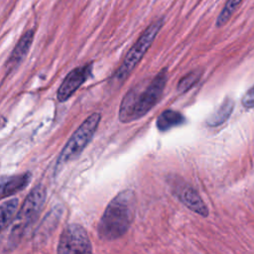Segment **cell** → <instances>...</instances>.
Segmentation results:
<instances>
[{
	"label": "cell",
	"instance_id": "cell-7",
	"mask_svg": "<svg viewBox=\"0 0 254 254\" xmlns=\"http://www.w3.org/2000/svg\"><path fill=\"white\" fill-rule=\"evenodd\" d=\"M92 64H87L77 66L67 73L58 89V99L61 102L67 100L90 76Z\"/></svg>",
	"mask_w": 254,
	"mask_h": 254
},
{
	"label": "cell",
	"instance_id": "cell-5",
	"mask_svg": "<svg viewBox=\"0 0 254 254\" xmlns=\"http://www.w3.org/2000/svg\"><path fill=\"white\" fill-rule=\"evenodd\" d=\"M100 119V113L95 112L89 115L79 125V127L73 132V134L62 150L58 158L57 167H61L62 165H64L67 162L74 160L78 155H80V153L91 141L95 131L97 130Z\"/></svg>",
	"mask_w": 254,
	"mask_h": 254
},
{
	"label": "cell",
	"instance_id": "cell-4",
	"mask_svg": "<svg viewBox=\"0 0 254 254\" xmlns=\"http://www.w3.org/2000/svg\"><path fill=\"white\" fill-rule=\"evenodd\" d=\"M164 25V19L160 18L153 21L141 34L135 44L126 54L121 65L114 74V79L117 81L125 80L126 77L132 72L136 65L143 59L154 40L156 39L158 33Z\"/></svg>",
	"mask_w": 254,
	"mask_h": 254
},
{
	"label": "cell",
	"instance_id": "cell-13",
	"mask_svg": "<svg viewBox=\"0 0 254 254\" xmlns=\"http://www.w3.org/2000/svg\"><path fill=\"white\" fill-rule=\"evenodd\" d=\"M18 199L12 198L0 204V232H2L10 222H12L18 207Z\"/></svg>",
	"mask_w": 254,
	"mask_h": 254
},
{
	"label": "cell",
	"instance_id": "cell-3",
	"mask_svg": "<svg viewBox=\"0 0 254 254\" xmlns=\"http://www.w3.org/2000/svg\"><path fill=\"white\" fill-rule=\"evenodd\" d=\"M46 200V190L43 186H36L32 191L26 196L21 208L15 214L9 241L12 244H17L26 230L36 221Z\"/></svg>",
	"mask_w": 254,
	"mask_h": 254
},
{
	"label": "cell",
	"instance_id": "cell-8",
	"mask_svg": "<svg viewBox=\"0 0 254 254\" xmlns=\"http://www.w3.org/2000/svg\"><path fill=\"white\" fill-rule=\"evenodd\" d=\"M179 199L190 210L196 212L201 216L208 215V208L201 199L198 192L189 185L184 184L183 186H178L176 190H174Z\"/></svg>",
	"mask_w": 254,
	"mask_h": 254
},
{
	"label": "cell",
	"instance_id": "cell-2",
	"mask_svg": "<svg viewBox=\"0 0 254 254\" xmlns=\"http://www.w3.org/2000/svg\"><path fill=\"white\" fill-rule=\"evenodd\" d=\"M167 78V68H164L145 85L140 84L130 89L121 101L119 120L127 123L147 114L162 98Z\"/></svg>",
	"mask_w": 254,
	"mask_h": 254
},
{
	"label": "cell",
	"instance_id": "cell-14",
	"mask_svg": "<svg viewBox=\"0 0 254 254\" xmlns=\"http://www.w3.org/2000/svg\"><path fill=\"white\" fill-rule=\"evenodd\" d=\"M242 1L243 0H227L216 19V23H215L216 27L220 28L223 25H225L229 21V19L233 15V13L240 6Z\"/></svg>",
	"mask_w": 254,
	"mask_h": 254
},
{
	"label": "cell",
	"instance_id": "cell-16",
	"mask_svg": "<svg viewBox=\"0 0 254 254\" xmlns=\"http://www.w3.org/2000/svg\"><path fill=\"white\" fill-rule=\"evenodd\" d=\"M241 102L245 108H253L254 107V85L249 90H247V92L242 97Z\"/></svg>",
	"mask_w": 254,
	"mask_h": 254
},
{
	"label": "cell",
	"instance_id": "cell-1",
	"mask_svg": "<svg viewBox=\"0 0 254 254\" xmlns=\"http://www.w3.org/2000/svg\"><path fill=\"white\" fill-rule=\"evenodd\" d=\"M137 199L133 190L120 191L106 206L97 226L101 240L112 241L123 236L131 226L136 213Z\"/></svg>",
	"mask_w": 254,
	"mask_h": 254
},
{
	"label": "cell",
	"instance_id": "cell-12",
	"mask_svg": "<svg viewBox=\"0 0 254 254\" xmlns=\"http://www.w3.org/2000/svg\"><path fill=\"white\" fill-rule=\"evenodd\" d=\"M233 108H234V101L230 97H226L221 103V105L218 107V109L207 118L206 120L207 125L211 127H215L222 124L229 118Z\"/></svg>",
	"mask_w": 254,
	"mask_h": 254
},
{
	"label": "cell",
	"instance_id": "cell-9",
	"mask_svg": "<svg viewBox=\"0 0 254 254\" xmlns=\"http://www.w3.org/2000/svg\"><path fill=\"white\" fill-rule=\"evenodd\" d=\"M31 174L29 172L20 175L0 177V198H4L21 191L30 184Z\"/></svg>",
	"mask_w": 254,
	"mask_h": 254
},
{
	"label": "cell",
	"instance_id": "cell-6",
	"mask_svg": "<svg viewBox=\"0 0 254 254\" xmlns=\"http://www.w3.org/2000/svg\"><path fill=\"white\" fill-rule=\"evenodd\" d=\"M58 253H91L92 247L85 229L78 224H69L62 232Z\"/></svg>",
	"mask_w": 254,
	"mask_h": 254
},
{
	"label": "cell",
	"instance_id": "cell-15",
	"mask_svg": "<svg viewBox=\"0 0 254 254\" xmlns=\"http://www.w3.org/2000/svg\"><path fill=\"white\" fill-rule=\"evenodd\" d=\"M201 76V71L193 70L189 74L185 75L178 83V90L181 93H184L190 90L193 85H195Z\"/></svg>",
	"mask_w": 254,
	"mask_h": 254
},
{
	"label": "cell",
	"instance_id": "cell-10",
	"mask_svg": "<svg viewBox=\"0 0 254 254\" xmlns=\"http://www.w3.org/2000/svg\"><path fill=\"white\" fill-rule=\"evenodd\" d=\"M33 40H34V31L33 30H28L26 33H24L22 35V37L19 39L18 43L16 44L15 48L13 49V51L6 63V66L8 67L9 70L16 67L22 62V60L26 57V55L28 54V52L32 46Z\"/></svg>",
	"mask_w": 254,
	"mask_h": 254
},
{
	"label": "cell",
	"instance_id": "cell-11",
	"mask_svg": "<svg viewBox=\"0 0 254 254\" xmlns=\"http://www.w3.org/2000/svg\"><path fill=\"white\" fill-rule=\"evenodd\" d=\"M186 122L185 116L175 110H166L159 115L156 126L160 131H168L171 128L180 126Z\"/></svg>",
	"mask_w": 254,
	"mask_h": 254
}]
</instances>
